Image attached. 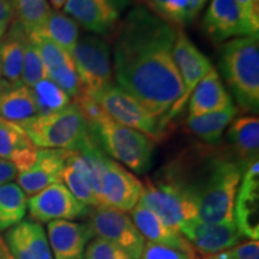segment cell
<instances>
[{
    "label": "cell",
    "mask_w": 259,
    "mask_h": 259,
    "mask_svg": "<svg viewBox=\"0 0 259 259\" xmlns=\"http://www.w3.org/2000/svg\"><path fill=\"white\" fill-rule=\"evenodd\" d=\"M27 194L17 184L0 186V232L8 231L23 221L27 213Z\"/></svg>",
    "instance_id": "cell-27"
},
{
    "label": "cell",
    "mask_w": 259,
    "mask_h": 259,
    "mask_svg": "<svg viewBox=\"0 0 259 259\" xmlns=\"http://www.w3.org/2000/svg\"><path fill=\"white\" fill-rule=\"evenodd\" d=\"M245 167L228 148L197 145L183 151L161 170L160 178L177 186L194 204L197 220L234 221L235 198Z\"/></svg>",
    "instance_id": "cell-2"
},
{
    "label": "cell",
    "mask_w": 259,
    "mask_h": 259,
    "mask_svg": "<svg viewBox=\"0 0 259 259\" xmlns=\"http://www.w3.org/2000/svg\"><path fill=\"white\" fill-rule=\"evenodd\" d=\"M82 93L93 96L112 84L111 51L102 38L85 35L70 53Z\"/></svg>",
    "instance_id": "cell-7"
},
{
    "label": "cell",
    "mask_w": 259,
    "mask_h": 259,
    "mask_svg": "<svg viewBox=\"0 0 259 259\" xmlns=\"http://www.w3.org/2000/svg\"><path fill=\"white\" fill-rule=\"evenodd\" d=\"M50 2L54 9L60 10L61 8H64V5L66 4L67 0H50Z\"/></svg>",
    "instance_id": "cell-43"
},
{
    "label": "cell",
    "mask_w": 259,
    "mask_h": 259,
    "mask_svg": "<svg viewBox=\"0 0 259 259\" xmlns=\"http://www.w3.org/2000/svg\"><path fill=\"white\" fill-rule=\"evenodd\" d=\"M38 114L60 112L71 105V97L51 79H41L31 88Z\"/></svg>",
    "instance_id": "cell-30"
},
{
    "label": "cell",
    "mask_w": 259,
    "mask_h": 259,
    "mask_svg": "<svg viewBox=\"0 0 259 259\" xmlns=\"http://www.w3.org/2000/svg\"><path fill=\"white\" fill-rule=\"evenodd\" d=\"M147 2H148V0H147Z\"/></svg>",
    "instance_id": "cell-46"
},
{
    "label": "cell",
    "mask_w": 259,
    "mask_h": 259,
    "mask_svg": "<svg viewBox=\"0 0 259 259\" xmlns=\"http://www.w3.org/2000/svg\"><path fill=\"white\" fill-rule=\"evenodd\" d=\"M234 206V221L241 234L252 240L259 239V163L246 168L241 178Z\"/></svg>",
    "instance_id": "cell-16"
},
{
    "label": "cell",
    "mask_w": 259,
    "mask_h": 259,
    "mask_svg": "<svg viewBox=\"0 0 259 259\" xmlns=\"http://www.w3.org/2000/svg\"><path fill=\"white\" fill-rule=\"evenodd\" d=\"M38 115L34 94L24 84H0V118L21 124Z\"/></svg>",
    "instance_id": "cell-25"
},
{
    "label": "cell",
    "mask_w": 259,
    "mask_h": 259,
    "mask_svg": "<svg viewBox=\"0 0 259 259\" xmlns=\"http://www.w3.org/2000/svg\"><path fill=\"white\" fill-rule=\"evenodd\" d=\"M4 240L15 259H53L46 232L35 221H21L11 227Z\"/></svg>",
    "instance_id": "cell-19"
},
{
    "label": "cell",
    "mask_w": 259,
    "mask_h": 259,
    "mask_svg": "<svg viewBox=\"0 0 259 259\" xmlns=\"http://www.w3.org/2000/svg\"><path fill=\"white\" fill-rule=\"evenodd\" d=\"M14 5L16 21L28 35L38 34L52 12L47 0H14Z\"/></svg>",
    "instance_id": "cell-29"
},
{
    "label": "cell",
    "mask_w": 259,
    "mask_h": 259,
    "mask_svg": "<svg viewBox=\"0 0 259 259\" xmlns=\"http://www.w3.org/2000/svg\"><path fill=\"white\" fill-rule=\"evenodd\" d=\"M47 239L56 259H82L94 234L88 223L67 220L48 222Z\"/></svg>",
    "instance_id": "cell-18"
},
{
    "label": "cell",
    "mask_w": 259,
    "mask_h": 259,
    "mask_svg": "<svg viewBox=\"0 0 259 259\" xmlns=\"http://www.w3.org/2000/svg\"><path fill=\"white\" fill-rule=\"evenodd\" d=\"M143 186L138 204L153 211L168 227L179 231L183 223L197 219L194 204L173 184L158 177Z\"/></svg>",
    "instance_id": "cell-8"
},
{
    "label": "cell",
    "mask_w": 259,
    "mask_h": 259,
    "mask_svg": "<svg viewBox=\"0 0 259 259\" xmlns=\"http://www.w3.org/2000/svg\"><path fill=\"white\" fill-rule=\"evenodd\" d=\"M28 38V34L16 19L0 37V72L5 82L14 85L22 84V66Z\"/></svg>",
    "instance_id": "cell-22"
},
{
    "label": "cell",
    "mask_w": 259,
    "mask_h": 259,
    "mask_svg": "<svg viewBox=\"0 0 259 259\" xmlns=\"http://www.w3.org/2000/svg\"><path fill=\"white\" fill-rule=\"evenodd\" d=\"M233 105L218 71L212 69L200 79L193 89L189 103V116H198L222 111Z\"/></svg>",
    "instance_id": "cell-23"
},
{
    "label": "cell",
    "mask_w": 259,
    "mask_h": 259,
    "mask_svg": "<svg viewBox=\"0 0 259 259\" xmlns=\"http://www.w3.org/2000/svg\"><path fill=\"white\" fill-rule=\"evenodd\" d=\"M208 0H189V11H190V19L191 23L194 21V18L198 16V14L202 11L204 5L206 4Z\"/></svg>",
    "instance_id": "cell-41"
},
{
    "label": "cell",
    "mask_w": 259,
    "mask_h": 259,
    "mask_svg": "<svg viewBox=\"0 0 259 259\" xmlns=\"http://www.w3.org/2000/svg\"><path fill=\"white\" fill-rule=\"evenodd\" d=\"M37 150L21 126L0 118V158L12 162L19 173L32 166Z\"/></svg>",
    "instance_id": "cell-21"
},
{
    "label": "cell",
    "mask_w": 259,
    "mask_h": 259,
    "mask_svg": "<svg viewBox=\"0 0 259 259\" xmlns=\"http://www.w3.org/2000/svg\"><path fill=\"white\" fill-rule=\"evenodd\" d=\"M46 78V70L36 46L30 38H28L24 51L23 66H22V84L32 88L41 79Z\"/></svg>",
    "instance_id": "cell-33"
},
{
    "label": "cell",
    "mask_w": 259,
    "mask_h": 259,
    "mask_svg": "<svg viewBox=\"0 0 259 259\" xmlns=\"http://www.w3.org/2000/svg\"><path fill=\"white\" fill-rule=\"evenodd\" d=\"M229 149L241 162L245 169L258 161L259 120L254 115H245L232 121L227 135Z\"/></svg>",
    "instance_id": "cell-24"
},
{
    "label": "cell",
    "mask_w": 259,
    "mask_h": 259,
    "mask_svg": "<svg viewBox=\"0 0 259 259\" xmlns=\"http://www.w3.org/2000/svg\"><path fill=\"white\" fill-rule=\"evenodd\" d=\"M143 189V184L131 171L111 158H106L101 181L103 206L131 211L138 204Z\"/></svg>",
    "instance_id": "cell-14"
},
{
    "label": "cell",
    "mask_w": 259,
    "mask_h": 259,
    "mask_svg": "<svg viewBox=\"0 0 259 259\" xmlns=\"http://www.w3.org/2000/svg\"><path fill=\"white\" fill-rule=\"evenodd\" d=\"M3 83V79H2V72H0V84Z\"/></svg>",
    "instance_id": "cell-45"
},
{
    "label": "cell",
    "mask_w": 259,
    "mask_h": 259,
    "mask_svg": "<svg viewBox=\"0 0 259 259\" xmlns=\"http://www.w3.org/2000/svg\"><path fill=\"white\" fill-rule=\"evenodd\" d=\"M88 215L87 223L94 236L113 242L132 259L141 258L145 239L127 213L108 206H96Z\"/></svg>",
    "instance_id": "cell-9"
},
{
    "label": "cell",
    "mask_w": 259,
    "mask_h": 259,
    "mask_svg": "<svg viewBox=\"0 0 259 259\" xmlns=\"http://www.w3.org/2000/svg\"><path fill=\"white\" fill-rule=\"evenodd\" d=\"M128 0H67L65 14L78 25L97 35L114 32Z\"/></svg>",
    "instance_id": "cell-12"
},
{
    "label": "cell",
    "mask_w": 259,
    "mask_h": 259,
    "mask_svg": "<svg viewBox=\"0 0 259 259\" xmlns=\"http://www.w3.org/2000/svg\"><path fill=\"white\" fill-rule=\"evenodd\" d=\"M179 231L194 250L203 254H216L231 250L240 244L244 236L235 222L205 223L197 219L183 223Z\"/></svg>",
    "instance_id": "cell-13"
},
{
    "label": "cell",
    "mask_w": 259,
    "mask_h": 259,
    "mask_svg": "<svg viewBox=\"0 0 259 259\" xmlns=\"http://www.w3.org/2000/svg\"><path fill=\"white\" fill-rule=\"evenodd\" d=\"M90 130L103 153L121 162L131 170L145 173L151 167L154 142L148 136L111 118L92 126Z\"/></svg>",
    "instance_id": "cell-5"
},
{
    "label": "cell",
    "mask_w": 259,
    "mask_h": 259,
    "mask_svg": "<svg viewBox=\"0 0 259 259\" xmlns=\"http://www.w3.org/2000/svg\"><path fill=\"white\" fill-rule=\"evenodd\" d=\"M131 220L137 227L139 233L149 242L178 248L186 252L194 259L198 258V252L186 240L185 236L179 231L168 227L158 216L141 204H137L131 210Z\"/></svg>",
    "instance_id": "cell-20"
},
{
    "label": "cell",
    "mask_w": 259,
    "mask_h": 259,
    "mask_svg": "<svg viewBox=\"0 0 259 259\" xmlns=\"http://www.w3.org/2000/svg\"><path fill=\"white\" fill-rule=\"evenodd\" d=\"M15 18L14 0H0V37L8 31Z\"/></svg>",
    "instance_id": "cell-39"
},
{
    "label": "cell",
    "mask_w": 259,
    "mask_h": 259,
    "mask_svg": "<svg viewBox=\"0 0 259 259\" xmlns=\"http://www.w3.org/2000/svg\"><path fill=\"white\" fill-rule=\"evenodd\" d=\"M197 259H227L222 253H216V254H204L203 257L197 258Z\"/></svg>",
    "instance_id": "cell-44"
},
{
    "label": "cell",
    "mask_w": 259,
    "mask_h": 259,
    "mask_svg": "<svg viewBox=\"0 0 259 259\" xmlns=\"http://www.w3.org/2000/svg\"><path fill=\"white\" fill-rule=\"evenodd\" d=\"M73 103L78 107L84 120L87 121V124H88L90 127L100 124V122L106 120L107 118H109V116L106 114V112L102 109V107L93 99V96L88 95V94L80 93L78 96L74 97Z\"/></svg>",
    "instance_id": "cell-35"
},
{
    "label": "cell",
    "mask_w": 259,
    "mask_h": 259,
    "mask_svg": "<svg viewBox=\"0 0 259 259\" xmlns=\"http://www.w3.org/2000/svg\"><path fill=\"white\" fill-rule=\"evenodd\" d=\"M202 27L213 44H221L235 36L254 35L235 0H211Z\"/></svg>",
    "instance_id": "cell-15"
},
{
    "label": "cell",
    "mask_w": 259,
    "mask_h": 259,
    "mask_svg": "<svg viewBox=\"0 0 259 259\" xmlns=\"http://www.w3.org/2000/svg\"><path fill=\"white\" fill-rule=\"evenodd\" d=\"M71 53L79 40V25L72 18L58 11H52L46 24L38 34Z\"/></svg>",
    "instance_id": "cell-28"
},
{
    "label": "cell",
    "mask_w": 259,
    "mask_h": 259,
    "mask_svg": "<svg viewBox=\"0 0 259 259\" xmlns=\"http://www.w3.org/2000/svg\"><path fill=\"white\" fill-rule=\"evenodd\" d=\"M67 151V149H38L32 166L18 173L17 185L31 197L53 184L61 183Z\"/></svg>",
    "instance_id": "cell-17"
},
{
    "label": "cell",
    "mask_w": 259,
    "mask_h": 259,
    "mask_svg": "<svg viewBox=\"0 0 259 259\" xmlns=\"http://www.w3.org/2000/svg\"><path fill=\"white\" fill-rule=\"evenodd\" d=\"M177 31L144 6L132 9L114 31L113 58L119 87L161 120L183 95L173 57Z\"/></svg>",
    "instance_id": "cell-1"
},
{
    "label": "cell",
    "mask_w": 259,
    "mask_h": 259,
    "mask_svg": "<svg viewBox=\"0 0 259 259\" xmlns=\"http://www.w3.org/2000/svg\"><path fill=\"white\" fill-rule=\"evenodd\" d=\"M236 113H238V108L234 105H231L222 111L198 116H189L186 121L187 130L190 134L196 136L204 143L208 145H218L221 142L227 126L234 120Z\"/></svg>",
    "instance_id": "cell-26"
},
{
    "label": "cell",
    "mask_w": 259,
    "mask_h": 259,
    "mask_svg": "<svg viewBox=\"0 0 259 259\" xmlns=\"http://www.w3.org/2000/svg\"><path fill=\"white\" fill-rule=\"evenodd\" d=\"M29 215L35 222L74 220L88 215V206L79 202L64 184H53L31 196L27 202Z\"/></svg>",
    "instance_id": "cell-11"
},
{
    "label": "cell",
    "mask_w": 259,
    "mask_h": 259,
    "mask_svg": "<svg viewBox=\"0 0 259 259\" xmlns=\"http://www.w3.org/2000/svg\"><path fill=\"white\" fill-rule=\"evenodd\" d=\"M219 66L242 111L259 108L258 34L232 38L220 51Z\"/></svg>",
    "instance_id": "cell-3"
},
{
    "label": "cell",
    "mask_w": 259,
    "mask_h": 259,
    "mask_svg": "<svg viewBox=\"0 0 259 259\" xmlns=\"http://www.w3.org/2000/svg\"><path fill=\"white\" fill-rule=\"evenodd\" d=\"M254 34L259 29V0H235Z\"/></svg>",
    "instance_id": "cell-38"
},
{
    "label": "cell",
    "mask_w": 259,
    "mask_h": 259,
    "mask_svg": "<svg viewBox=\"0 0 259 259\" xmlns=\"http://www.w3.org/2000/svg\"><path fill=\"white\" fill-rule=\"evenodd\" d=\"M154 14L174 25H187L191 23L189 0H148Z\"/></svg>",
    "instance_id": "cell-31"
},
{
    "label": "cell",
    "mask_w": 259,
    "mask_h": 259,
    "mask_svg": "<svg viewBox=\"0 0 259 259\" xmlns=\"http://www.w3.org/2000/svg\"><path fill=\"white\" fill-rule=\"evenodd\" d=\"M18 125L37 149L73 150L92 135L89 125L73 102L63 111L38 114Z\"/></svg>",
    "instance_id": "cell-4"
},
{
    "label": "cell",
    "mask_w": 259,
    "mask_h": 259,
    "mask_svg": "<svg viewBox=\"0 0 259 259\" xmlns=\"http://www.w3.org/2000/svg\"><path fill=\"white\" fill-rule=\"evenodd\" d=\"M18 170L12 162L0 158V186L11 183L17 178Z\"/></svg>",
    "instance_id": "cell-40"
},
{
    "label": "cell",
    "mask_w": 259,
    "mask_h": 259,
    "mask_svg": "<svg viewBox=\"0 0 259 259\" xmlns=\"http://www.w3.org/2000/svg\"><path fill=\"white\" fill-rule=\"evenodd\" d=\"M61 181H64L65 186L69 189L70 192L85 206H93V208L100 206L99 200L96 199L85 178L69 164H65L61 174Z\"/></svg>",
    "instance_id": "cell-32"
},
{
    "label": "cell",
    "mask_w": 259,
    "mask_h": 259,
    "mask_svg": "<svg viewBox=\"0 0 259 259\" xmlns=\"http://www.w3.org/2000/svg\"><path fill=\"white\" fill-rule=\"evenodd\" d=\"M227 259H259L258 240L240 242L231 250L221 252Z\"/></svg>",
    "instance_id": "cell-37"
},
{
    "label": "cell",
    "mask_w": 259,
    "mask_h": 259,
    "mask_svg": "<svg viewBox=\"0 0 259 259\" xmlns=\"http://www.w3.org/2000/svg\"><path fill=\"white\" fill-rule=\"evenodd\" d=\"M93 99L112 120L137 130L153 142L163 141L168 136V126L163 125L160 118L151 115L137 100L119 85L112 83L101 92L94 94Z\"/></svg>",
    "instance_id": "cell-6"
},
{
    "label": "cell",
    "mask_w": 259,
    "mask_h": 259,
    "mask_svg": "<svg viewBox=\"0 0 259 259\" xmlns=\"http://www.w3.org/2000/svg\"><path fill=\"white\" fill-rule=\"evenodd\" d=\"M173 57L183 82V95L174 103L162 120L166 126L186 106L187 100L190 99L197 84L212 69V65L208 58L194 46L193 42L180 29H178L176 41H174Z\"/></svg>",
    "instance_id": "cell-10"
},
{
    "label": "cell",
    "mask_w": 259,
    "mask_h": 259,
    "mask_svg": "<svg viewBox=\"0 0 259 259\" xmlns=\"http://www.w3.org/2000/svg\"><path fill=\"white\" fill-rule=\"evenodd\" d=\"M0 259H15L10 252L3 236H0Z\"/></svg>",
    "instance_id": "cell-42"
},
{
    "label": "cell",
    "mask_w": 259,
    "mask_h": 259,
    "mask_svg": "<svg viewBox=\"0 0 259 259\" xmlns=\"http://www.w3.org/2000/svg\"><path fill=\"white\" fill-rule=\"evenodd\" d=\"M85 259H132L120 247L105 239H93L87 245L84 251Z\"/></svg>",
    "instance_id": "cell-34"
},
{
    "label": "cell",
    "mask_w": 259,
    "mask_h": 259,
    "mask_svg": "<svg viewBox=\"0 0 259 259\" xmlns=\"http://www.w3.org/2000/svg\"><path fill=\"white\" fill-rule=\"evenodd\" d=\"M139 259H194L186 252L169 247V246L157 245L153 242H145L143 252Z\"/></svg>",
    "instance_id": "cell-36"
}]
</instances>
